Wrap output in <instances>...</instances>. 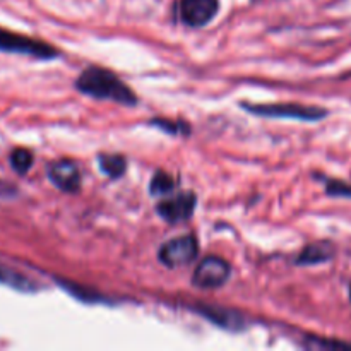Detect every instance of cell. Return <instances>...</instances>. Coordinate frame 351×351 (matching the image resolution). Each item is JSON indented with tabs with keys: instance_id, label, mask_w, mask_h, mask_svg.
<instances>
[{
	"instance_id": "obj_1",
	"label": "cell",
	"mask_w": 351,
	"mask_h": 351,
	"mask_svg": "<svg viewBox=\"0 0 351 351\" xmlns=\"http://www.w3.org/2000/svg\"><path fill=\"white\" fill-rule=\"evenodd\" d=\"M75 88L82 95L96 99H110L125 106H134L137 103V96L125 82L120 81L108 69L96 67V65L81 72L75 81Z\"/></svg>"
},
{
	"instance_id": "obj_2",
	"label": "cell",
	"mask_w": 351,
	"mask_h": 351,
	"mask_svg": "<svg viewBox=\"0 0 351 351\" xmlns=\"http://www.w3.org/2000/svg\"><path fill=\"white\" fill-rule=\"evenodd\" d=\"M242 108L247 112L267 119H293L302 122H319L328 115V110L319 106L298 105V103H274V105H252L242 103Z\"/></svg>"
},
{
	"instance_id": "obj_3",
	"label": "cell",
	"mask_w": 351,
	"mask_h": 351,
	"mask_svg": "<svg viewBox=\"0 0 351 351\" xmlns=\"http://www.w3.org/2000/svg\"><path fill=\"white\" fill-rule=\"evenodd\" d=\"M0 51L29 55V57L36 58L58 57L57 48H53L51 45L33 40V38L23 36V34L10 33V31L5 29H0Z\"/></svg>"
},
{
	"instance_id": "obj_4",
	"label": "cell",
	"mask_w": 351,
	"mask_h": 351,
	"mask_svg": "<svg viewBox=\"0 0 351 351\" xmlns=\"http://www.w3.org/2000/svg\"><path fill=\"white\" fill-rule=\"evenodd\" d=\"M197 252L199 245L195 237L184 235L161 245L160 252H158V259L163 266L170 267V269H177V267L191 264L197 256Z\"/></svg>"
},
{
	"instance_id": "obj_5",
	"label": "cell",
	"mask_w": 351,
	"mask_h": 351,
	"mask_svg": "<svg viewBox=\"0 0 351 351\" xmlns=\"http://www.w3.org/2000/svg\"><path fill=\"white\" fill-rule=\"evenodd\" d=\"M230 274H232V267H230V264L225 259L209 256L204 261H201L197 269L194 271L192 283L197 288L213 290V288L223 287L228 281Z\"/></svg>"
},
{
	"instance_id": "obj_6",
	"label": "cell",
	"mask_w": 351,
	"mask_h": 351,
	"mask_svg": "<svg viewBox=\"0 0 351 351\" xmlns=\"http://www.w3.org/2000/svg\"><path fill=\"white\" fill-rule=\"evenodd\" d=\"M177 10L185 26L202 27L216 17L219 10V0H178Z\"/></svg>"
},
{
	"instance_id": "obj_7",
	"label": "cell",
	"mask_w": 351,
	"mask_h": 351,
	"mask_svg": "<svg viewBox=\"0 0 351 351\" xmlns=\"http://www.w3.org/2000/svg\"><path fill=\"white\" fill-rule=\"evenodd\" d=\"M195 197L194 192H182V194L173 195L170 199L160 201L156 206V211L167 223H184L192 216L195 209Z\"/></svg>"
},
{
	"instance_id": "obj_8",
	"label": "cell",
	"mask_w": 351,
	"mask_h": 351,
	"mask_svg": "<svg viewBox=\"0 0 351 351\" xmlns=\"http://www.w3.org/2000/svg\"><path fill=\"white\" fill-rule=\"evenodd\" d=\"M48 178L62 192L74 194L81 189V171L72 160H58L48 167Z\"/></svg>"
},
{
	"instance_id": "obj_9",
	"label": "cell",
	"mask_w": 351,
	"mask_h": 351,
	"mask_svg": "<svg viewBox=\"0 0 351 351\" xmlns=\"http://www.w3.org/2000/svg\"><path fill=\"white\" fill-rule=\"evenodd\" d=\"M0 285H5V287L21 291V293H36L38 291V285L29 276L7 266L2 261H0Z\"/></svg>"
},
{
	"instance_id": "obj_10",
	"label": "cell",
	"mask_w": 351,
	"mask_h": 351,
	"mask_svg": "<svg viewBox=\"0 0 351 351\" xmlns=\"http://www.w3.org/2000/svg\"><path fill=\"white\" fill-rule=\"evenodd\" d=\"M335 245L329 242L311 243L297 257V264H300V266H314V264L326 263V261H331L335 257Z\"/></svg>"
},
{
	"instance_id": "obj_11",
	"label": "cell",
	"mask_w": 351,
	"mask_h": 351,
	"mask_svg": "<svg viewBox=\"0 0 351 351\" xmlns=\"http://www.w3.org/2000/svg\"><path fill=\"white\" fill-rule=\"evenodd\" d=\"M99 168L110 178H120L127 170L125 158L120 154H99Z\"/></svg>"
},
{
	"instance_id": "obj_12",
	"label": "cell",
	"mask_w": 351,
	"mask_h": 351,
	"mask_svg": "<svg viewBox=\"0 0 351 351\" xmlns=\"http://www.w3.org/2000/svg\"><path fill=\"white\" fill-rule=\"evenodd\" d=\"M202 314L206 315V317H209L211 321L218 322L219 326H226L228 329H237L240 328V315L239 314H230V312H226L225 308H209V307H204L202 308Z\"/></svg>"
},
{
	"instance_id": "obj_13",
	"label": "cell",
	"mask_w": 351,
	"mask_h": 351,
	"mask_svg": "<svg viewBox=\"0 0 351 351\" xmlns=\"http://www.w3.org/2000/svg\"><path fill=\"white\" fill-rule=\"evenodd\" d=\"M10 167L14 168V171L19 175H26L29 171V168L33 167V154L31 151L24 149V147H17L10 153Z\"/></svg>"
},
{
	"instance_id": "obj_14",
	"label": "cell",
	"mask_w": 351,
	"mask_h": 351,
	"mask_svg": "<svg viewBox=\"0 0 351 351\" xmlns=\"http://www.w3.org/2000/svg\"><path fill=\"white\" fill-rule=\"evenodd\" d=\"M175 189V180L173 177L167 173V171H156L151 180L149 191L153 195H167L170 194Z\"/></svg>"
},
{
	"instance_id": "obj_15",
	"label": "cell",
	"mask_w": 351,
	"mask_h": 351,
	"mask_svg": "<svg viewBox=\"0 0 351 351\" xmlns=\"http://www.w3.org/2000/svg\"><path fill=\"white\" fill-rule=\"evenodd\" d=\"M151 125L158 127V129H161L163 132H168V134H189V125L184 122H171V120L168 119H154L151 120Z\"/></svg>"
},
{
	"instance_id": "obj_16",
	"label": "cell",
	"mask_w": 351,
	"mask_h": 351,
	"mask_svg": "<svg viewBox=\"0 0 351 351\" xmlns=\"http://www.w3.org/2000/svg\"><path fill=\"white\" fill-rule=\"evenodd\" d=\"M326 192L332 197H351V184L343 180H326Z\"/></svg>"
},
{
	"instance_id": "obj_17",
	"label": "cell",
	"mask_w": 351,
	"mask_h": 351,
	"mask_svg": "<svg viewBox=\"0 0 351 351\" xmlns=\"http://www.w3.org/2000/svg\"><path fill=\"white\" fill-rule=\"evenodd\" d=\"M350 300H351V285H350Z\"/></svg>"
}]
</instances>
